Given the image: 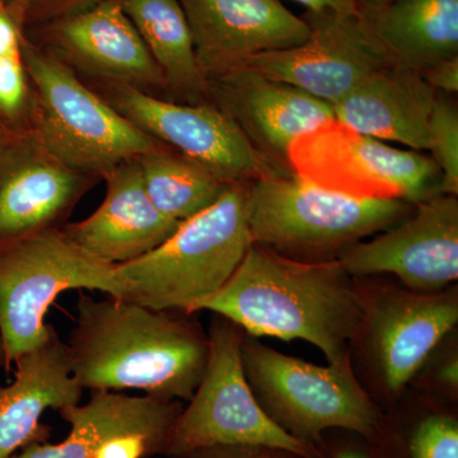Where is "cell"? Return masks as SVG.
I'll return each instance as SVG.
<instances>
[{"label": "cell", "instance_id": "cell-34", "mask_svg": "<svg viewBox=\"0 0 458 458\" xmlns=\"http://www.w3.org/2000/svg\"><path fill=\"white\" fill-rule=\"evenodd\" d=\"M303 5L306 12H333L337 14H360V7L357 0H293Z\"/></svg>", "mask_w": 458, "mask_h": 458}, {"label": "cell", "instance_id": "cell-22", "mask_svg": "<svg viewBox=\"0 0 458 458\" xmlns=\"http://www.w3.org/2000/svg\"><path fill=\"white\" fill-rule=\"evenodd\" d=\"M360 13L393 64L423 72L458 56V0H393Z\"/></svg>", "mask_w": 458, "mask_h": 458}, {"label": "cell", "instance_id": "cell-13", "mask_svg": "<svg viewBox=\"0 0 458 458\" xmlns=\"http://www.w3.org/2000/svg\"><path fill=\"white\" fill-rule=\"evenodd\" d=\"M25 36L84 81L125 84L168 99L164 75L120 0H101L72 16L27 30Z\"/></svg>", "mask_w": 458, "mask_h": 458}, {"label": "cell", "instance_id": "cell-18", "mask_svg": "<svg viewBox=\"0 0 458 458\" xmlns=\"http://www.w3.org/2000/svg\"><path fill=\"white\" fill-rule=\"evenodd\" d=\"M102 181L106 195L98 209L60 229L87 254L108 264H126L161 246L180 227L148 197L137 159L117 165Z\"/></svg>", "mask_w": 458, "mask_h": 458}, {"label": "cell", "instance_id": "cell-2", "mask_svg": "<svg viewBox=\"0 0 458 458\" xmlns=\"http://www.w3.org/2000/svg\"><path fill=\"white\" fill-rule=\"evenodd\" d=\"M201 311L222 316L258 339L304 340L324 352L328 364L351 357L363 324L360 291L339 261L293 260L258 243Z\"/></svg>", "mask_w": 458, "mask_h": 458}, {"label": "cell", "instance_id": "cell-37", "mask_svg": "<svg viewBox=\"0 0 458 458\" xmlns=\"http://www.w3.org/2000/svg\"><path fill=\"white\" fill-rule=\"evenodd\" d=\"M2 369H7V363H5L4 344H3L2 337H0V370Z\"/></svg>", "mask_w": 458, "mask_h": 458}, {"label": "cell", "instance_id": "cell-24", "mask_svg": "<svg viewBox=\"0 0 458 458\" xmlns=\"http://www.w3.org/2000/svg\"><path fill=\"white\" fill-rule=\"evenodd\" d=\"M137 161L148 197L159 212L180 223L212 207L231 185L168 147Z\"/></svg>", "mask_w": 458, "mask_h": 458}, {"label": "cell", "instance_id": "cell-5", "mask_svg": "<svg viewBox=\"0 0 458 458\" xmlns=\"http://www.w3.org/2000/svg\"><path fill=\"white\" fill-rule=\"evenodd\" d=\"M241 360L250 388L265 414L298 441L318 448L324 434L342 429L375 443L385 412L361 387L352 355L316 366L243 336Z\"/></svg>", "mask_w": 458, "mask_h": 458}, {"label": "cell", "instance_id": "cell-14", "mask_svg": "<svg viewBox=\"0 0 458 458\" xmlns=\"http://www.w3.org/2000/svg\"><path fill=\"white\" fill-rule=\"evenodd\" d=\"M360 294L364 337L377 377L388 399H396L423 369L443 337L458 324V289L420 293L386 286ZM358 339V340H360Z\"/></svg>", "mask_w": 458, "mask_h": 458}, {"label": "cell", "instance_id": "cell-21", "mask_svg": "<svg viewBox=\"0 0 458 458\" xmlns=\"http://www.w3.org/2000/svg\"><path fill=\"white\" fill-rule=\"evenodd\" d=\"M181 410V401L90 391L89 403L59 410L71 424V433L64 441L56 445L32 443L9 458H93L105 443L128 434H141L161 443L165 454Z\"/></svg>", "mask_w": 458, "mask_h": 458}, {"label": "cell", "instance_id": "cell-10", "mask_svg": "<svg viewBox=\"0 0 458 458\" xmlns=\"http://www.w3.org/2000/svg\"><path fill=\"white\" fill-rule=\"evenodd\" d=\"M84 82L132 125L225 182L250 183L289 174L261 156L240 129L208 102L183 104L125 84Z\"/></svg>", "mask_w": 458, "mask_h": 458}, {"label": "cell", "instance_id": "cell-1", "mask_svg": "<svg viewBox=\"0 0 458 458\" xmlns=\"http://www.w3.org/2000/svg\"><path fill=\"white\" fill-rule=\"evenodd\" d=\"M186 313L80 294L69 358L83 390H140L189 401L209 357V336Z\"/></svg>", "mask_w": 458, "mask_h": 458}, {"label": "cell", "instance_id": "cell-32", "mask_svg": "<svg viewBox=\"0 0 458 458\" xmlns=\"http://www.w3.org/2000/svg\"><path fill=\"white\" fill-rule=\"evenodd\" d=\"M420 73L436 92L445 95L458 92V56L437 63Z\"/></svg>", "mask_w": 458, "mask_h": 458}, {"label": "cell", "instance_id": "cell-33", "mask_svg": "<svg viewBox=\"0 0 458 458\" xmlns=\"http://www.w3.org/2000/svg\"><path fill=\"white\" fill-rule=\"evenodd\" d=\"M25 32L0 3V56L20 55Z\"/></svg>", "mask_w": 458, "mask_h": 458}, {"label": "cell", "instance_id": "cell-25", "mask_svg": "<svg viewBox=\"0 0 458 458\" xmlns=\"http://www.w3.org/2000/svg\"><path fill=\"white\" fill-rule=\"evenodd\" d=\"M373 445L385 458H458L457 415L430 410L408 421L385 415Z\"/></svg>", "mask_w": 458, "mask_h": 458}, {"label": "cell", "instance_id": "cell-11", "mask_svg": "<svg viewBox=\"0 0 458 458\" xmlns=\"http://www.w3.org/2000/svg\"><path fill=\"white\" fill-rule=\"evenodd\" d=\"M99 181L56 158L31 129H0V250L62 229Z\"/></svg>", "mask_w": 458, "mask_h": 458}, {"label": "cell", "instance_id": "cell-29", "mask_svg": "<svg viewBox=\"0 0 458 458\" xmlns=\"http://www.w3.org/2000/svg\"><path fill=\"white\" fill-rule=\"evenodd\" d=\"M319 458H385L372 443L348 430H328L318 445Z\"/></svg>", "mask_w": 458, "mask_h": 458}, {"label": "cell", "instance_id": "cell-35", "mask_svg": "<svg viewBox=\"0 0 458 458\" xmlns=\"http://www.w3.org/2000/svg\"><path fill=\"white\" fill-rule=\"evenodd\" d=\"M437 381L443 387L448 388L447 393L451 396H456L458 387V358L457 355H451L448 360L443 361L437 369Z\"/></svg>", "mask_w": 458, "mask_h": 458}, {"label": "cell", "instance_id": "cell-17", "mask_svg": "<svg viewBox=\"0 0 458 458\" xmlns=\"http://www.w3.org/2000/svg\"><path fill=\"white\" fill-rule=\"evenodd\" d=\"M204 81L267 51L291 49L310 26L280 0H179Z\"/></svg>", "mask_w": 458, "mask_h": 458}, {"label": "cell", "instance_id": "cell-16", "mask_svg": "<svg viewBox=\"0 0 458 458\" xmlns=\"http://www.w3.org/2000/svg\"><path fill=\"white\" fill-rule=\"evenodd\" d=\"M205 102L225 114L261 156L289 174L292 143L335 119L331 105L247 65L208 78Z\"/></svg>", "mask_w": 458, "mask_h": 458}, {"label": "cell", "instance_id": "cell-23", "mask_svg": "<svg viewBox=\"0 0 458 458\" xmlns=\"http://www.w3.org/2000/svg\"><path fill=\"white\" fill-rule=\"evenodd\" d=\"M164 75L170 101L204 104L205 81L179 0H120Z\"/></svg>", "mask_w": 458, "mask_h": 458}, {"label": "cell", "instance_id": "cell-9", "mask_svg": "<svg viewBox=\"0 0 458 458\" xmlns=\"http://www.w3.org/2000/svg\"><path fill=\"white\" fill-rule=\"evenodd\" d=\"M208 336L209 357L203 377L172 427L165 456L207 445H261L318 458V448L280 429L259 405L241 360L245 331L214 315Z\"/></svg>", "mask_w": 458, "mask_h": 458}, {"label": "cell", "instance_id": "cell-7", "mask_svg": "<svg viewBox=\"0 0 458 458\" xmlns=\"http://www.w3.org/2000/svg\"><path fill=\"white\" fill-rule=\"evenodd\" d=\"M72 289L123 300L125 283L116 265L87 254L60 229L0 250V337L5 370L47 337L50 324L45 318L50 306Z\"/></svg>", "mask_w": 458, "mask_h": 458}, {"label": "cell", "instance_id": "cell-19", "mask_svg": "<svg viewBox=\"0 0 458 458\" xmlns=\"http://www.w3.org/2000/svg\"><path fill=\"white\" fill-rule=\"evenodd\" d=\"M14 379L0 387V458L49 438L40 419L49 409L78 405L83 388L72 373L68 345L50 324L47 335L14 361Z\"/></svg>", "mask_w": 458, "mask_h": 458}, {"label": "cell", "instance_id": "cell-15", "mask_svg": "<svg viewBox=\"0 0 458 458\" xmlns=\"http://www.w3.org/2000/svg\"><path fill=\"white\" fill-rule=\"evenodd\" d=\"M337 261L352 278L393 274L410 291L437 293L458 278V200L454 195L415 204L399 225L355 243Z\"/></svg>", "mask_w": 458, "mask_h": 458}, {"label": "cell", "instance_id": "cell-26", "mask_svg": "<svg viewBox=\"0 0 458 458\" xmlns=\"http://www.w3.org/2000/svg\"><path fill=\"white\" fill-rule=\"evenodd\" d=\"M428 150L442 174L441 195L458 194V108L445 93L437 92L429 123Z\"/></svg>", "mask_w": 458, "mask_h": 458}, {"label": "cell", "instance_id": "cell-20", "mask_svg": "<svg viewBox=\"0 0 458 458\" xmlns=\"http://www.w3.org/2000/svg\"><path fill=\"white\" fill-rule=\"evenodd\" d=\"M437 92L420 72L390 64L333 105L337 122L382 141L428 150V123Z\"/></svg>", "mask_w": 458, "mask_h": 458}, {"label": "cell", "instance_id": "cell-31", "mask_svg": "<svg viewBox=\"0 0 458 458\" xmlns=\"http://www.w3.org/2000/svg\"><path fill=\"white\" fill-rule=\"evenodd\" d=\"M159 454L165 456L161 443L141 434H128L105 443L93 458H149Z\"/></svg>", "mask_w": 458, "mask_h": 458}, {"label": "cell", "instance_id": "cell-36", "mask_svg": "<svg viewBox=\"0 0 458 458\" xmlns=\"http://www.w3.org/2000/svg\"><path fill=\"white\" fill-rule=\"evenodd\" d=\"M357 2L360 9H375L384 7V5L388 4L393 0H357Z\"/></svg>", "mask_w": 458, "mask_h": 458}, {"label": "cell", "instance_id": "cell-27", "mask_svg": "<svg viewBox=\"0 0 458 458\" xmlns=\"http://www.w3.org/2000/svg\"><path fill=\"white\" fill-rule=\"evenodd\" d=\"M33 93L22 55L0 56V129H31Z\"/></svg>", "mask_w": 458, "mask_h": 458}, {"label": "cell", "instance_id": "cell-12", "mask_svg": "<svg viewBox=\"0 0 458 458\" xmlns=\"http://www.w3.org/2000/svg\"><path fill=\"white\" fill-rule=\"evenodd\" d=\"M302 17L310 26L303 44L259 54L243 65L333 106L370 74L393 64L361 13L306 12Z\"/></svg>", "mask_w": 458, "mask_h": 458}, {"label": "cell", "instance_id": "cell-4", "mask_svg": "<svg viewBox=\"0 0 458 458\" xmlns=\"http://www.w3.org/2000/svg\"><path fill=\"white\" fill-rule=\"evenodd\" d=\"M252 242L303 262L339 259L348 247L399 225L415 204L355 199L327 191L294 174L247 183Z\"/></svg>", "mask_w": 458, "mask_h": 458}, {"label": "cell", "instance_id": "cell-8", "mask_svg": "<svg viewBox=\"0 0 458 458\" xmlns=\"http://www.w3.org/2000/svg\"><path fill=\"white\" fill-rule=\"evenodd\" d=\"M288 165L298 179L355 199L418 204L441 195L442 174L432 157L388 146L336 119L298 137Z\"/></svg>", "mask_w": 458, "mask_h": 458}, {"label": "cell", "instance_id": "cell-6", "mask_svg": "<svg viewBox=\"0 0 458 458\" xmlns=\"http://www.w3.org/2000/svg\"><path fill=\"white\" fill-rule=\"evenodd\" d=\"M21 55L33 93L30 128L69 167L102 181L117 165L167 148L132 125L68 65L26 36Z\"/></svg>", "mask_w": 458, "mask_h": 458}, {"label": "cell", "instance_id": "cell-3", "mask_svg": "<svg viewBox=\"0 0 458 458\" xmlns=\"http://www.w3.org/2000/svg\"><path fill=\"white\" fill-rule=\"evenodd\" d=\"M247 183H231L203 213L137 260L116 265L123 300L194 315L227 284L252 245L247 222Z\"/></svg>", "mask_w": 458, "mask_h": 458}, {"label": "cell", "instance_id": "cell-28", "mask_svg": "<svg viewBox=\"0 0 458 458\" xmlns=\"http://www.w3.org/2000/svg\"><path fill=\"white\" fill-rule=\"evenodd\" d=\"M101 0H0L22 31L82 12Z\"/></svg>", "mask_w": 458, "mask_h": 458}, {"label": "cell", "instance_id": "cell-30", "mask_svg": "<svg viewBox=\"0 0 458 458\" xmlns=\"http://www.w3.org/2000/svg\"><path fill=\"white\" fill-rule=\"evenodd\" d=\"M167 458H312L284 450L261 445H216L174 454ZM319 458V457H318Z\"/></svg>", "mask_w": 458, "mask_h": 458}]
</instances>
